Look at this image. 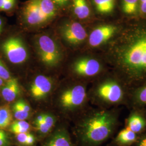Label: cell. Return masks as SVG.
<instances>
[{
    "label": "cell",
    "instance_id": "obj_20",
    "mask_svg": "<svg viewBox=\"0 0 146 146\" xmlns=\"http://www.w3.org/2000/svg\"><path fill=\"white\" fill-rule=\"evenodd\" d=\"M135 133L127 127L121 131L116 138V141L121 144H129L135 141Z\"/></svg>",
    "mask_w": 146,
    "mask_h": 146
},
{
    "label": "cell",
    "instance_id": "obj_19",
    "mask_svg": "<svg viewBox=\"0 0 146 146\" xmlns=\"http://www.w3.org/2000/svg\"><path fill=\"white\" fill-rule=\"evenodd\" d=\"M9 129L11 132L16 135L29 131L31 125L25 120H16L11 122Z\"/></svg>",
    "mask_w": 146,
    "mask_h": 146
},
{
    "label": "cell",
    "instance_id": "obj_13",
    "mask_svg": "<svg viewBox=\"0 0 146 146\" xmlns=\"http://www.w3.org/2000/svg\"><path fill=\"white\" fill-rule=\"evenodd\" d=\"M69 7L74 15L80 20L87 19L91 14L88 0H72Z\"/></svg>",
    "mask_w": 146,
    "mask_h": 146
},
{
    "label": "cell",
    "instance_id": "obj_24",
    "mask_svg": "<svg viewBox=\"0 0 146 146\" xmlns=\"http://www.w3.org/2000/svg\"><path fill=\"white\" fill-rule=\"evenodd\" d=\"M58 7V10L64 9L69 7L72 0H52Z\"/></svg>",
    "mask_w": 146,
    "mask_h": 146
},
{
    "label": "cell",
    "instance_id": "obj_28",
    "mask_svg": "<svg viewBox=\"0 0 146 146\" xmlns=\"http://www.w3.org/2000/svg\"><path fill=\"white\" fill-rule=\"evenodd\" d=\"M138 99L141 102L146 104V87L142 89L139 92Z\"/></svg>",
    "mask_w": 146,
    "mask_h": 146
},
{
    "label": "cell",
    "instance_id": "obj_27",
    "mask_svg": "<svg viewBox=\"0 0 146 146\" xmlns=\"http://www.w3.org/2000/svg\"><path fill=\"white\" fill-rule=\"evenodd\" d=\"M35 127L37 130L42 134H47L51 129L44 123V122L40 124L35 125Z\"/></svg>",
    "mask_w": 146,
    "mask_h": 146
},
{
    "label": "cell",
    "instance_id": "obj_2",
    "mask_svg": "<svg viewBox=\"0 0 146 146\" xmlns=\"http://www.w3.org/2000/svg\"><path fill=\"white\" fill-rule=\"evenodd\" d=\"M120 61L129 72H146V34L135 37L120 53Z\"/></svg>",
    "mask_w": 146,
    "mask_h": 146
},
{
    "label": "cell",
    "instance_id": "obj_21",
    "mask_svg": "<svg viewBox=\"0 0 146 146\" xmlns=\"http://www.w3.org/2000/svg\"><path fill=\"white\" fill-rule=\"evenodd\" d=\"M17 3L18 0H0V12L11 13L15 10Z\"/></svg>",
    "mask_w": 146,
    "mask_h": 146
},
{
    "label": "cell",
    "instance_id": "obj_15",
    "mask_svg": "<svg viewBox=\"0 0 146 146\" xmlns=\"http://www.w3.org/2000/svg\"><path fill=\"white\" fill-rule=\"evenodd\" d=\"M46 146H73L67 133L65 131H58L52 135Z\"/></svg>",
    "mask_w": 146,
    "mask_h": 146
},
{
    "label": "cell",
    "instance_id": "obj_31",
    "mask_svg": "<svg viewBox=\"0 0 146 146\" xmlns=\"http://www.w3.org/2000/svg\"><path fill=\"white\" fill-rule=\"evenodd\" d=\"M4 25H5V20L3 18L0 16V35H1L3 30Z\"/></svg>",
    "mask_w": 146,
    "mask_h": 146
},
{
    "label": "cell",
    "instance_id": "obj_30",
    "mask_svg": "<svg viewBox=\"0 0 146 146\" xmlns=\"http://www.w3.org/2000/svg\"><path fill=\"white\" fill-rule=\"evenodd\" d=\"M44 114H41L40 115H38L35 118L34 120V125H37L38 124H40L42 123L44 121Z\"/></svg>",
    "mask_w": 146,
    "mask_h": 146
},
{
    "label": "cell",
    "instance_id": "obj_7",
    "mask_svg": "<svg viewBox=\"0 0 146 146\" xmlns=\"http://www.w3.org/2000/svg\"><path fill=\"white\" fill-rule=\"evenodd\" d=\"M86 98L84 87L78 85L64 91L60 96V103L63 108L72 110L82 104Z\"/></svg>",
    "mask_w": 146,
    "mask_h": 146
},
{
    "label": "cell",
    "instance_id": "obj_11",
    "mask_svg": "<svg viewBox=\"0 0 146 146\" xmlns=\"http://www.w3.org/2000/svg\"><path fill=\"white\" fill-rule=\"evenodd\" d=\"M98 94L105 101L115 103L122 99L123 93L119 84L114 81H108L100 86L98 89Z\"/></svg>",
    "mask_w": 146,
    "mask_h": 146
},
{
    "label": "cell",
    "instance_id": "obj_6",
    "mask_svg": "<svg viewBox=\"0 0 146 146\" xmlns=\"http://www.w3.org/2000/svg\"><path fill=\"white\" fill-rule=\"evenodd\" d=\"M60 33L65 42L72 46L81 44L87 37L84 28L76 21L64 22L60 27Z\"/></svg>",
    "mask_w": 146,
    "mask_h": 146
},
{
    "label": "cell",
    "instance_id": "obj_8",
    "mask_svg": "<svg viewBox=\"0 0 146 146\" xmlns=\"http://www.w3.org/2000/svg\"><path fill=\"white\" fill-rule=\"evenodd\" d=\"M52 88V79L43 75H37L34 78L30 87L31 96L36 100L46 98Z\"/></svg>",
    "mask_w": 146,
    "mask_h": 146
},
{
    "label": "cell",
    "instance_id": "obj_14",
    "mask_svg": "<svg viewBox=\"0 0 146 146\" xmlns=\"http://www.w3.org/2000/svg\"><path fill=\"white\" fill-rule=\"evenodd\" d=\"M96 12L101 15H109L113 12L116 5V0H91Z\"/></svg>",
    "mask_w": 146,
    "mask_h": 146
},
{
    "label": "cell",
    "instance_id": "obj_26",
    "mask_svg": "<svg viewBox=\"0 0 146 146\" xmlns=\"http://www.w3.org/2000/svg\"><path fill=\"white\" fill-rule=\"evenodd\" d=\"M55 121V118L52 115L49 114H44L43 122L50 129H52V127L54 125Z\"/></svg>",
    "mask_w": 146,
    "mask_h": 146
},
{
    "label": "cell",
    "instance_id": "obj_25",
    "mask_svg": "<svg viewBox=\"0 0 146 146\" xmlns=\"http://www.w3.org/2000/svg\"><path fill=\"white\" fill-rule=\"evenodd\" d=\"M31 133L28 131L25 133H22L20 134H16V137L17 141L23 145L26 146L27 142L28 140V139Z\"/></svg>",
    "mask_w": 146,
    "mask_h": 146
},
{
    "label": "cell",
    "instance_id": "obj_12",
    "mask_svg": "<svg viewBox=\"0 0 146 146\" xmlns=\"http://www.w3.org/2000/svg\"><path fill=\"white\" fill-rule=\"evenodd\" d=\"M21 91L17 79L12 77L5 81L3 86L0 89V95L5 102H12L19 97Z\"/></svg>",
    "mask_w": 146,
    "mask_h": 146
},
{
    "label": "cell",
    "instance_id": "obj_22",
    "mask_svg": "<svg viewBox=\"0 0 146 146\" xmlns=\"http://www.w3.org/2000/svg\"><path fill=\"white\" fill-rule=\"evenodd\" d=\"M12 113L16 120H26L30 114V113L22 110L15 104H14L12 107Z\"/></svg>",
    "mask_w": 146,
    "mask_h": 146
},
{
    "label": "cell",
    "instance_id": "obj_16",
    "mask_svg": "<svg viewBox=\"0 0 146 146\" xmlns=\"http://www.w3.org/2000/svg\"><path fill=\"white\" fill-rule=\"evenodd\" d=\"M13 113L8 104L0 106V128L9 127L13 121Z\"/></svg>",
    "mask_w": 146,
    "mask_h": 146
},
{
    "label": "cell",
    "instance_id": "obj_10",
    "mask_svg": "<svg viewBox=\"0 0 146 146\" xmlns=\"http://www.w3.org/2000/svg\"><path fill=\"white\" fill-rule=\"evenodd\" d=\"M116 28L112 25L97 27L91 32L89 37V44L92 47H99L108 41L115 34Z\"/></svg>",
    "mask_w": 146,
    "mask_h": 146
},
{
    "label": "cell",
    "instance_id": "obj_9",
    "mask_svg": "<svg viewBox=\"0 0 146 146\" xmlns=\"http://www.w3.org/2000/svg\"><path fill=\"white\" fill-rule=\"evenodd\" d=\"M101 68L99 62L93 58H80L73 65V71L82 76H94L99 73Z\"/></svg>",
    "mask_w": 146,
    "mask_h": 146
},
{
    "label": "cell",
    "instance_id": "obj_4",
    "mask_svg": "<svg viewBox=\"0 0 146 146\" xmlns=\"http://www.w3.org/2000/svg\"><path fill=\"white\" fill-rule=\"evenodd\" d=\"M0 50L9 62L19 65L26 62L29 57L26 45L20 37L11 36L0 44Z\"/></svg>",
    "mask_w": 146,
    "mask_h": 146
},
{
    "label": "cell",
    "instance_id": "obj_5",
    "mask_svg": "<svg viewBox=\"0 0 146 146\" xmlns=\"http://www.w3.org/2000/svg\"><path fill=\"white\" fill-rule=\"evenodd\" d=\"M21 15L23 21L30 26H41L50 22L42 11L38 0L26 2L21 8Z\"/></svg>",
    "mask_w": 146,
    "mask_h": 146
},
{
    "label": "cell",
    "instance_id": "obj_3",
    "mask_svg": "<svg viewBox=\"0 0 146 146\" xmlns=\"http://www.w3.org/2000/svg\"><path fill=\"white\" fill-rule=\"evenodd\" d=\"M35 46L40 60L46 66L54 67L61 62L62 53L56 41L47 34L37 37Z\"/></svg>",
    "mask_w": 146,
    "mask_h": 146
},
{
    "label": "cell",
    "instance_id": "obj_29",
    "mask_svg": "<svg viewBox=\"0 0 146 146\" xmlns=\"http://www.w3.org/2000/svg\"><path fill=\"white\" fill-rule=\"evenodd\" d=\"M139 10L141 14H146V0H140Z\"/></svg>",
    "mask_w": 146,
    "mask_h": 146
},
{
    "label": "cell",
    "instance_id": "obj_18",
    "mask_svg": "<svg viewBox=\"0 0 146 146\" xmlns=\"http://www.w3.org/2000/svg\"><path fill=\"white\" fill-rule=\"evenodd\" d=\"M140 0H121V9L126 15H134L139 9Z\"/></svg>",
    "mask_w": 146,
    "mask_h": 146
},
{
    "label": "cell",
    "instance_id": "obj_23",
    "mask_svg": "<svg viewBox=\"0 0 146 146\" xmlns=\"http://www.w3.org/2000/svg\"><path fill=\"white\" fill-rule=\"evenodd\" d=\"M0 78H3L5 81L12 78L11 73L5 63L0 58Z\"/></svg>",
    "mask_w": 146,
    "mask_h": 146
},
{
    "label": "cell",
    "instance_id": "obj_32",
    "mask_svg": "<svg viewBox=\"0 0 146 146\" xmlns=\"http://www.w3.org/2000/svg\"><path fill=\"white\" fill-rule=\"evenodd\" d=\"M139 146H146V137L140 141Z\"/></svg>",
    "mask_w": 146,
    "mask_h": 146
},
{
    "label": "cell",
    "instance_id": "obj_33",
    "mask_svg": "<svg viewBox=\"0 0 146 146\" xmlns=\"http://www.w3.org/2000/svg\"><path fill=\"white\" fill-rule=\"evenodd\" d=\"M8 137V136L5 131H3L2 129L0 128V137Z\"/></svg>",
    "mask_w": 146,
    "mask_h": 146
},
{
    "label": "cell",
    "instance_id": "obj_1",
    "mask_svg": "<svg viewBox=\"0 0 146 146\" xmlns=\"http://www.w3.org/2000/svg\"><path fill=\"white\" fill-rule=\"evenodd\" d=\"M114 125V120L109 113L103 111L98 113L82 124V140L90 145L99 144L110 135Z\"/></svg>",
    "mask_w": 146,
    "mask_h": 146
},
{
    "label": "cell",
    "instance_id": "obj_17",
    "mask_svg": "<svg viewBox=\"0 0 146 146\" xmlns=\"http://www.w3.org/2000/svg\"><path fill=\"white\" fill-rule=\"evenodd\" d=\"M127 125V127L136 133L140 132L143 129L146 125V122L140 115L134 114L128 119Z\"/></svg>",
    "mask_w": 146,
    "mask_h": 146
}]
</instances>
